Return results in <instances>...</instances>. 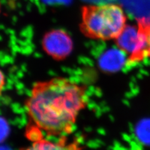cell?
I'll list each match as a JSON object with an SVG mask.
<instances>
[{"label":"cell","mask_w":150,"mask_h":150,"mask_svg":"<svg viewBox=\"0 0 150 150\" xmlns=\"http://www.w3.org/2000/svg\"><path fill=\"white\" fill-rule=\"evenodd\" d=\"M88 101L86 87L69 78L37 81L25 102L30 126L48 136L68 134Z\"/></svg>","instance_id":"obj_1"},{"label":"cell","mask_w":150,"mask_h":150,"mask_svg":"<svg viewBox=\"0 0 150 150\" xmlns=\"http://www.w3.org/2000/svg\"><path fill=\"white\" fill-rule=\"evenodd\" d=\"M80 31L93 40H116L126 26V16L115 4L85 5L81 8Z\"/></svg>","instance_id":"obj_2"},{"label":"cell","mask_w":150,"mask_h":150,"mask_svg":"<svg viewBox=\"0 0 150 150\" xmlns=\"http://www.w3.org/2000/svg\"><path fill=\"white\" fill-rule=\"evenodd\" d=\"M115 40L119 49L129 55V63H138L148 58L146 36L139 23L126 25Z\"/></svg>","instance_id":"obj_3"},{"label":"cell","mask_w":150,"mask_h":150,"mask_svg":"<svg viewBox=\"0 0 150 150\" xmlns=\"http://www.w3.org/2000/svg\"><path fill=\"white\" fill-rule=\"evenodd\" d=\"M45 52L53 59H65L72 53L73 42L68 33L61 29H54L46 33L41 41Z\"/></svg>","instance_id":"obj_4"},{"label":"cell","mask_w":150,"mask_h":150,"mask_svg":"<svg viewBox=\"0 0 150 150\" xmlns=\"http://www.w3.org/2000/svg\"><path fill=\"white\" fill-rule=\"evenodd\" d=\"M23 150H81L76 141L70 142L62 137L58 142H52L43 138L35 141L31 146Z\"/></svg>","instance_id":"obj_5"},{"label":"cell","mask_w":150,"mask_h":150,"mask_svg":"<svg viewBox=\"0 0 150 150\" xmlns=\"http://www.w3.org/2000/svg\"><path fill=\"white\" fill-rule=\"evenodd\" d=\"M125 63V56L121 50H110L100 59V68L105 71L115 72L120 69Z\"/></svg>","instance_id":"obj_6"},{"label":"cell","mask_w":150,"mask_h":150,"mask_svg":"<svg viewBox=\"0 0 150 150\" xmlns=\"http://www.w3.org/2000/svg\"><path fill=\"white\" fill-rule=\"evenodd\" d=\"M137 23L142 26L145 32L147 40V56L150 58V17L138 19Z\"/></svg>","instance_id":"obj_7"},{"label":"cell","mask_w":150,"mask_h":150,"mask_svg":"<svg viewBox=\"0 0 150 150\" xmlns=\"http://www.w3.org/2000/svg\"><path fill=\"white\" fill-rule=\"evenodd\" d=\"M9 133V126L7 121L0 116V143L5 139Z\"/></svg>","instance_id":"obj_8"},{"label":"cell","mask_w":150,"mask_h":150,"mask_svg":"<svg viewBox=\"0 0 150 150\" xmlns=\"http://www.w3.org/2000/svg\"><path fill=\"white\" fill-rule=\"evenodd\" d=\"M6 84V77L4 73L2 71V70L0 69V96L3 91L4 87Z\"/></svg>","instance_id":"obj_9"},{"label":"cell","mask_w":150,"mask_h":150,"mask_svg":"<svg viewBox=\"0 0 150 150\" xmlns=\"http://www.w3.org/2000/svg\"><path fill=\"white\" fill-rule=\"evenodd\" d=\"M0 150H10L6 146H0Z\"/></svg>","instance_id":"obj_10"},{"label":"cell","mask_w":150,"mask_h":150,"mask_svg":"<svg viewBox=\"0 0 150 150\" xmlns=\"http://www.w3.org/2000/svg\"><path fill=\"white\" fill-rule=\"evenodd\" d=\"M0 12H1V3H0Z\"/></svg>","instance_id":"obj_11"}]
</instances>
